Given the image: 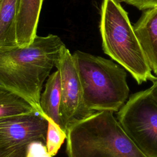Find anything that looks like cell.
<instances>
[{
	"label": "cell",
	"mask_w": 157,
	"mask_h": 157,
	"mask_svg": "<svg viewBox=\"0 0 157 157\" xmlns=\"http://www.w3.org/2000/svg\"><path fill=\"white\" fill-rule=\"evenodd\" d=\"M148 89L154 100L157 103V79L153 82L152 85Z\"/></svg>",
	"instance_id": "cell-16"
},
{
	"label": "cell",
	"mask_w": 157,
	"mask_h": 157,
	"mask_svg": "<svg viewBox=\"0 0 157 157\" xmlns=\"http://www.w3.org/2000/svg\"><path fill=\"white\" fill-rule=\"evenodd\" d=\"M35 110L34 107L20 96L0 89V118L29 113Z\"/></svg>",
	"instance_id": "cell-12"
},
{
	"label": "cell",
	"mask_w": 157,
	"mask_h": 157,
	"mask_svg": "<svg viewBox=\"0 0 157 157\" xmlns=\"http://www.w3.org/2000/svg\"><path fill=\"white\" fill-rule=\"evenodd\" d=\"M140 10L157 7V0H120Z\"/></svg>",
	"instance_id": "cell-15"
},
{
	"label": "cell",
	"mask_w": 157,
	"mask_h": 157,
	"mask_svg": "<svg viewBox=\"0 0 157 157\" xmlns=\"http://www.w3.org/2000/svg\"><path fill=\"white\" fill-rule=\"evenodd\" d=\"M48 127L46 137V146L49 154L53 156L56 155L61 146L67 138V134L61 128L51 119H47Z\"/></svg>",
	"instance_id": "cell-13"
},
{
	"label": "cell",
	"mask_w": 157,
	"mask_h": 157,
	"mask_svg": "<svg viewBox=\"0 0 157 157\" xmlns=\"http://www.w3.org/2000/svg\"><path fill=\"white\" fill-rule=\"evenodd\" d=\"M18 0H0V48L18 45Z\"/></svg>",
	"instance_id": "cell-11"
},
{
	"label": "cell",
	"mask_w": 157,
	"mask_h": 157,
	"mask_svg": "<svg viewBox=\"0 0 157 157\" xmlns=\"http://www.w3.org/2000/svg\"><path fill=\"white\" fill-rule=\"evenodd\" d=\"M99 29L104 52L129 72L138 84L157 79L120 0L102 1Z\"/></svg>",
	"instance_id": "cell-3"
},
{
	"label": "cell",
	"mask_w": 157,
	"mask_h": 157,
	"mask_svg": "<svg viewBox=\"0 0 157 157\" xmlns=\"http://www.w3.org/2000/svg\"><path fill=\"white\" fill-rule=\"evenodd\" d=\"M61 77L59 116L63 130L67 134L74 123L96 112L88 109L84 102L81 82L75 61L65 45L61 48L55 65Z\"/></svg>",
	"instance_id": "cell-7"
},
{
	"label": "cell",
	"mask_w": 157,
	"mask_h": 157,
	"mask_svg": "<svg viewBox=\"0 0 157 157\" xmlns=\"http://www.w3.org/2000/svg\"><path fill=\"white\" fill-rule=\"evenodd\" d=\"M117 120L147 157H157V103L149 89L132 94L117 112Z\"/></svg>",
	"instance_id": "cell-5"
},
{
	"label": "cell",
	"mask_w": 157,
	"mask_h": 157,
	"mask_svg": "<svg viewBox=\"0 0 157 157\" xmlns=\"http://www.w3.org/2000/svg\"><path fill=\"white\" fill-rule=\"evenodd\" d=\"M44 0H18L17 42L18 46L29 45L37 36V28Z\"/></svg>",
	"instance_id": "cell-9"
},
{
	"label": "cell",
	"mask_w": 157,
	"mask_h": 157,
	"mask_svg": "<svg viewBox=\"0 0 157 157\" xmlns=\"http://www.w3.org/2000/svg\"><path fill=\"white\" fill-rule=\"evenodd\" d=\"M47 127L37 110L0 118V157H26L32 142L46 143Z\"/></svg>",
	"instance_id": "cell-6"
},
{
	"label": "cell",
	"mask_w": 157,
	"mask_h": 157,
	"mask_svg": "<svg viewBox=\"0 0 157 157\" xmlns=\"http://www.w3.org/2000/svg\"><path fill=\"white\" fill-rule=\"evenodd\" d=\"M67 157H147L124 132L113 112H96L67 131Z\"/></svg>",
	"instance_id": "cell-2"
},
{
	"label": "cell",
	"mask_w": 157,
	"mask_h": 157,
	"mask_svg": "<svg viewBox=\"0 0 157 157\" xmlns=\"http://www.w3.org/2000/svg\"><path fill=\"white\" fill-rule=\"evenodd\" d=\"M60 102L61 77L57 69L48 77L45 90L40 95L39 104L42 116L46 119L52 120L62 129L59 116Z\"/></svg>",
	"instance_id": "cell-10"
},
{
	"label": "cell",
	"mask_w": 157,
	"mask_h": 157,
	"mask_svg": "<svg viewBox=\"0 0 157 157\" xmlns=\"http://www.w3.org/2000/svg\"><path fill=\"white\" fill-rule=\"evenodd\" d=\"M133 26L148 64L157 75V7L144 10Z\"/></svg>",
	"instance_id": "cell-8"
},
{
	"label": "cell",
	"mask_w": 157,
	"mask_h": 157,
	"mask_svg": "<svg viewBox=\"0 0 157 157\" xmlns=\"http://www.w3.org/2000/svg\"><path fill=\"white\" fill-rule=\"evenodd\" d=\"M26 157H52L48 153L46 143L42 141H34L28 148Z\"/></svg>",
	"instance_id": "cell-14"
},
{
	"label": "cell",
	"mask_w": 157,
	"mask_h": 157,
	"mask_svg": "<svg viewBox=\"0 0 157 157\" xmlns=\"http://www.w3.org/2000/svg\"><path fill=\"white\" fill-rule=\"evenodd\" d=\"M64 45L58 36L49 34L36 36L26 46L0 48V89L20 96L42 116L39 102L43 84Z\"/></svg>",
	"instance_id": "cell-1"
},
{
	"label": "cell",
	"mask_w": 157,
	"mask_h": 157,
	"mask_svg": "<svg viewBox=\"0 0 157 157\" xmlns=\"http://www.w3.org/2000/svg\"><path fill=\"white\" fill-rule=\"evenodd\" d=\"M72 56L86 107L94 112H118L129 96L125 69L110 59L79 50Z\"/></svg>",
	"instance_id": "cell-4"
}]
</instances>
